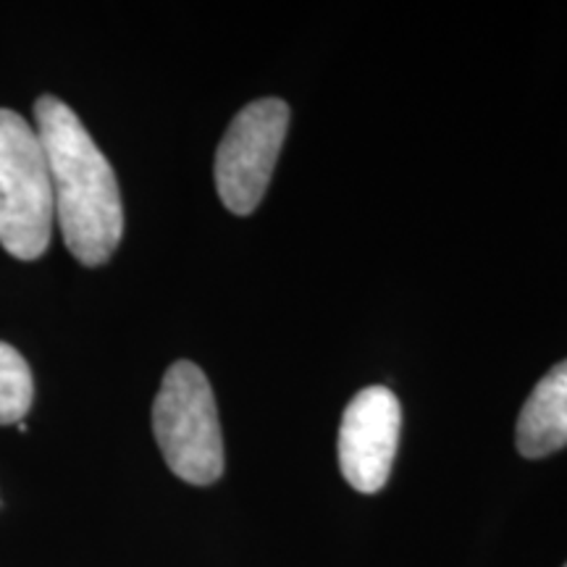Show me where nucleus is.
Segmentation results:
<instances>
[{
  "label": "nucleus",
  "mask_w": 567,
  "mask_h": 567,
  "mask_svg": "<svg viewBox=\"0 0 567 567\" xmlns=\"http://www.w3.org/2000/svg\"><path fill=\"white\" fill-rule=\"evenodd\" d=\"M38 137L53 182L63 243L82 266H103L124 234V205L111 163L74 111L53 95L34 103Z\"/></svg>",
  "instance_id": "1"
},
{
  "label": "nucleus",
  "mask_w": 567,
  "mask_h": 567,
  "mask_svg": "<svg viewBox=\"0 0 567 567\" xmlns=\"http://www.w3.org/2000/svg\"><path fill=\"white\" fill-rule=\"evenodd\" d=\"M153 431L174 476L195 486L216 484L224 473V439L210 381L189 360L163 375L153 402Z\"/></svg>",
  "instance_id": "2"
},
{
  "label": "nucleus",
  "mask_w": 567,
  "mask_h": 567,
  "mask_svg": "<svg viewBox=\"0 0 567 567\" xmlns=\"http://www.w3.org/2000/svg\"><path fill=\"white\" fill-rule=\"evenodd\" d=\"M53 182L38 132L0 109V245L19 260H38L51 245Z\"/></svg>",
  "instance_id": "3"
},
{
  "label": "nucleus",
  "mask_w": 567,
  "mask_h": 567,
  "mask_svg": "<svg viewBox=\"0 0 567 567\" xmlns=\"http://www.w3.org/2000/svg\"><path fill=\"white\" fill-rule=\"evenodd\" d=\"M289 130V105L264 97L245 105L216 151V189L237 216H250L264 200Z\"/></svg>",
  "instance_id": "4"
},
{
  "label": "nucleus",
  "mask_w": 567,
  "mask_h": 567,
  "mask_svg": "<svg viewBox=\"0 0 567 567\" xmlns=\"http://www.w3.org/2000/svg\"><path fill=\"white\" fill-rule=\"evenodd\" d=\"M402 431V408L392 389L368 386L352 396L339 425V467L354 492L386 486Z\"/></svg>",
  "instance_id": "5"
},
{
  "label": "nucleus",
  "mask_w": 567,
  "mask_h": 567,
  "mask_svg": "<svg viewBox=\"0 0 567 567\" xmlns=\"http://www.w3.org/2000/svg\"><path fill=\"white\" fill-rule=\"evenodd\" d=\"M517 452L528 460L555 455L567 446V360L538 381L517 417Z\"/></svg>",
  "instance_id": "6"
},
{
  "label": "nucleus",
  "mask_w": 567,
  "mask_h": 567,
  "mask_svg": "<svg viewBox=\"0 0 567 567\" xmlns=\"http://www.w3.org/2000/svg\"><path fill=\"white\" fill-rule=\"evenodd\" d=\"M34 381L27 360L11 344L0 342V425L21 423L30 413Z\"/></svg>",
  "instance_id": "7"
},
{
  "label": "nucleus",
  "mask_w": 567,
  "mask_h": 567,
  "mask_svg": "<svg viewBox=\"0 0 567 567\" xmlns=\"http://www.w3.org/2000/svg\"><path fill=\"white\" fill-rule=\"evenodd\" d=\"M565 567H567V565H565Z\"/></svg>",
  "instance_id": "8"
}]
</instances>
